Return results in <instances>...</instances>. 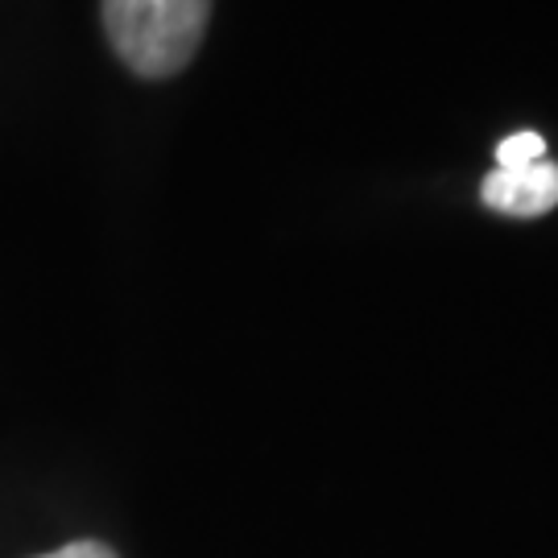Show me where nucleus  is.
<instances>
[{"instance_id": "2", "label": "nucleus", "mask_w": 558, "mask_h": 558, "mask_svg": "<svg viewBox=\"0 0 558 558\" xmlns=\"http://www.w3.org/2000/svg\"><path fill=\"white\" fill-rule=\"evenodd\" d=\"M480 195L493 211H505V216H521V220L546 216L550 207H558V166L542 158L521 170H493Z\"/></svg>"}, {"instance_id": "3", "label": "nucleus", "mask_w": 558, "mask_h": 558, "mask_svg": "<svg viewBox=\"0 0 558 558\" xmlns=\"http://www.w3.org/2000/svg\"><path fill=\"white\" fill-rule=\"evenodd\" d=\"M546 154V141L538 133H513L497 145V170H521V166H534Z\"/></svg>"}, {"instance_id": "4", "label": "nucleus", "mask_w": 558, "mask_h": 558, "mask_svg": "<svg viewBox=\"0 0 558 558\" xmlns=\"http://www.w3.org/2000/svg\"><path fill=\"white\" fill-rule=\"evenodd\" d=\"M38 558H120V555L112 546H104V542H71V546H59V550Z\"/></svg>"}, {"instance_id": "1", "label": "nucleus", "mask_w": 558, "mask_h": 558, "mask_svg": "<svg viewBox=\"0 0 558 558\" xmlns=\"http://www.w3.org/2000/svg\"><path fill=\"white\" fill-rule=\"evenodd\" d=\"M108 46L137 80H170L199 54L211 0H100Z\"/></svg>"}]
</instances>
